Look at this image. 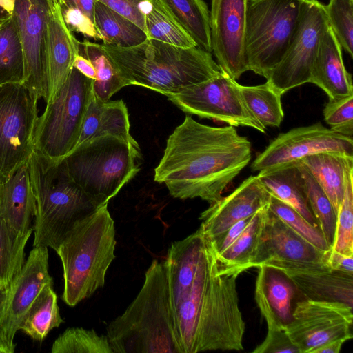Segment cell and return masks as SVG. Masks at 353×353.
<instances>
[{"mask_svg": "<svg viewBox=\"0 0 353 353\" xmlns=\"http://www.w3.org/2000/svg\"><path fill=\"white\" fill-rule=\"evenodd\" d=\"M163 265L181 353L243 350L238 276L219 273L215 251L202 230L173 242Z\"/></svg>", "mask_w": 353, "mask_h": 353, "instance_id": "obj_1", "label": "cell"}, {"mask_svg": "<svg viewBox=\"0 0 353 353\" xmlns=\"http://www.w3.org/2000/svg\"><path fill=\"white\" fill-rule=\"evenodd\" d=\"M251 157V142L234 126H210L186 116L167 139L154 181L164 183L174 198H200L211 204Z\"/></svg>", "mask_w": 353, "mask_h": 353, "instance_id": "obj_2", "label": "cell"}, {"mask_svg": "<svg viewBox=\"0 0 353 353\" xmlns=\"http://www.w3.org/2000/svg\"><path fill=\"white\" fill-rule=\"evenodd\" d=\"M101 46L128 85L165 96L204 82L221 71L212 54L197 46L181 48L152 39L128 48Z\"/></svg>", "mask_w": 353, "mask_h": 353, "instance_id": "obj_3", "label": "cell"}, {"mask_svg": "<svg viewBox=\"0 0 353 353\" xmlns=\"http://www.w3.org/2000/svg\"><path fill=\"white\" fill-rule=\"evenodd\" d=\"M106 336L113 353H181L163 263L152 262L141 290Z\"/></svg>", "mask_w": 353, "mask_h": 353, "instance_id": "obj_4", "label": "cell"}, {"mask_svg": "<svg viewBox=\"0 0 353 353\" xmlns=\"http://www.w3.org/2000/svg\"><path fill=\"white\" fill-rule=\"evenodd\" d=\"M35 202L33 247L57 250L73 225L99 208L70 176L62 159L34 150L28 162Z\"/></svg>", "mask_w": 353, "mask_h": 353, "instance_id": "obj_5", "label": "cell"}, {"mask_svg": "<svg viewBox=\"0 0 353 353\" xmlns=\"http://www.w3.org/2000/svg\"><path fill=\"white\" fill-rule=\"evenodd\" d=\"M115 246L114 222L108 204L73 225L55 251L63 266L65 303L74 307L104 285Z\"/></svg>", "mask_w": 353, "mask_h": 353, "instance_id": "obj_6", "label": "cell"}, {"mask_svg": "<svg viewBox=\"0 0 353 353\" xmlns=\"http://www.w3.org/2000/svg\"><path fill=\"white\" fill-rule=\"evenodd\" d=\"M63 160L71 178L100 208L138 173L141 153L134 139L105 135L81 143Z\"/></svg>", "mask_w": 353, "mask_h": 353, "instance_id": "obj_7", "label": "cell"}, {"mask_svg": "<svg viewBox=\"0 0 353 353\" xmlns=\"http://www.w3.org/2000/svg\"><path fill=\"white\" fill-rule=\"evenodd\" d=\"M304 0H248L245 54L249 70L268 77L281 61Z\"/></svg>", "mask_w": 353, "mask_h": 353, "instance_id": "obj_8", "label": "cell"}, {"mask_svg": "<svg viewBox=\"0 0 353 353\" xmlns=\"http://www.w3.org/2000/svg\"><path fill=\"white\" fill-rule=\"evenodd\" d=\"M93 81L73 68L56 97L38 117L34 150L53 161L73 150L79 139L84 117L93 94Z\"/></svg>", "mask_w": 353, "mask_h": 353, "instance_id": "obj_9", "label": "cell"}, {"mask_svg": "<svg viewBox=\"0 0 353 353\" xmlns=\"http://www.w3.org/2000/svg\"><path fill=\"white\" fill-rule=\"evenodd\" d=\"M38 101L22 83L0 85V183L34 151Z\"/></svg>", "mask_w": 353, "mask_h": 353, "instance_id": "obj_10", "label": "cell"}, {"mask_svg": "<svg viewBox=\"0 0 353 353\" xmlns=\"http://www.w3.org/2000/svg\"><path fill=\"white\" fill-rule=\"evenodd\" d=\"M166 97L185 113L265 133L266 128L246 106L236 81L222 70L204 82Z\"/></svg>", "mask_w": 353, "mask_h": 353, "instance_id": "obj_11", "label": "cell"}, {"mask_svg": "<svg viewBox=\"0 0 353 353\" xmlns=\"http://www.w3.org/2000/svg\"><path fill=\"white\" fill-rule=\"evenodd\" d=\"M325 5L304 0L296 28L281 61L266 80L281 95L310 83L311 72L325 30L328 26Z\"/></svg>", "mask_w": 353, "mask_h": 353, "instance_id": "obj_12", "label": "cell"}, {"mask_svg": "<svg viewBox=\"0 0 353 353\" xmlns=\"http://www.w3.org/2000/svg\"><path fill=\"white\" fill-rule=\"evenodd\" d=\"M352 307L341 302L305 299L296 303L285 326L299 353H315L324 344L352 339Z\"/></svg>", "mask_w": 353, "mask_h": 353, "instance_id": "obj_13", "label": "cell"}, {"mask_svg": "<svg viewBox=\"0 0 353 353\" xmlns=\"http://www.w3.org/2000/svg\"><path fill=\"white\" fill-rule=\"evenodd\" d=\"M48 259L47 247H33L19 274L0 294V338L14 352V339L26 313L41 290L53 285Z\"/></svg>", "mask_w": 353, "mask_h": 353, "instance_id": "obj_14", "label": "cell"}, {"mask_svg": "<svg viewBox=\"0 0 353 353\" xmlns=\"http://www.w3.org/2000/svg\"><path fill=\"white\" fill-rule=\"evenodd\" d=\"M323 152L353 156V139L327 128L320 122L292 128L273 139L256 157L251 168L254 172H260L293 163Z\"/></svg>", "mask_w": 353, "mask_h": 353, "instance_id": "obj_15", "label": "cell"}, {"mask_svg": "<svg viewBox=\"0 0 353 353\" xmlns=\"http://www.w3.org/2000/svg\"><path fill=\"white\" fill-rule=\"evenodd\" d=\"M50 12L47 0H16L13 12L23 52L22 83L38 101H46L48 96L46 33Z\"/></svg>", "mask_w": 353, "mask_h": 353, "instance_id": "obj_16", "label": "cell"}, {"mask_svg": "<svg viewBox=\"0 0 353 353\" xmlns=\"http://www.w3.org/2000/svg\"><path fill=\"white\" fill-rule=\"evenodd\" d=\"M248 0H212V52L221 69L237 80L249 70L245 54Z\"/></svg>", "mask_w": 353, "mask_h": 353, "instance_id": "obj_17", "label": "cell"}, {"mask_svg": "<svg viewBox=\"0 0 353 353\" xmlns=\"http://www.w3.org/2000/svg\"><path fill=\"white\" fill-rule=\"evenodd\" d=\"M260 266L281 272L306 299L341 302L352 307L353 274L333 270L327 263L269 261Z\"/></svg>", "mask_w": 353, "mask_h": 353, "instance_id": "obj_18", "label": "cell"}, {"mask_svg": "<svg viewBox=\"0 0 353 353\" xmlns=\"http://www.w3.org/2000/svg\"><path fill=\"white\" fill-rule=\"evenodd\" d=\"M271 194L257 175L245 179L232 193L211 203L200 215V228L210 239L269 205Z\"/></svg>", "mask_w": 353, "mask_h": 353, "instance_id": "obj_19", "label": "cell"}, {"mask_svg": "<svg viewBox=\"0 0 353 353\" xmlns=\"http://www.w3.org/2000/svg\"><path fill=\"white\" fill-rule=\"evenodd\" d=\"M326 256L327 251L304 239L268 208L250 268L269 261L326 263Z\"/></svg>", "mask_w": 353, "mask_h": 353, "instance_id": "obj_20", "label": "cell"}, {"mask_svg": "<svg viewBox=\"0 0 353 353\" xmlns=\"http://www.w3.org/2000/svg\"><path fill=\"white\" fill-rule=\"evenodd\" d=\"M79 41L67 28L61 7L50 10L46 33V57L48 77V96L46 103L52 101L73 68L79 54Z\"/></svg>", "mask_w": 353, "mask_h": 353, "instance_id": "obj_21", "label": "cell"}, {"mask_svg": "<svg viewBox=\"0 0 353 353\" xmlns=\"http://www.w3.org/2000/svg\"><path fill=\"white\" fill-rule=\"evenodd\" d=\"M255 283V301L268 330L285 328L292 320L294 286L279 270L260 266Z\"/></svg>", "mask_w": 353, "mask_h": 353, "instance_id": "obj_22", "label": "cell"}, {"mask_svg": "<svg viewBox=\"0 0 353 353\" xmlns=\"http://www.w3.org/2000/svg\"><path fill=\"white\" fill-rule=\"evenodd\" d=\"M341 48L328 24L317 51L310 83L321 88L329 99L353 95L352 75L345 68Z\"/></svg>", "mask_w": 353, "mask_h": 353, "instance_id": "obj_23", "label": "cell"}, {"mask_svg": "<svg viewBox=\"0 0 353 353\" xmlns=\"http://www.w3.org/2000/svg\"><path fill=\"white\" fill-rule=\"evenodd\" d=\"M35 202L27 163L0 183V217L19 234L33 232Z\"/></svg>", "mask_w": 353, "mask_h": 353, "instance_id": "obj_24", "label": "cell"}, {"mask_svg": "<svg viewBox=\"0 0 353 353\" xmlns=\"http://www.w3.org/2000/svg\"><path fill=\"white\" fill-rule=\"evenodd\" d=\"M295 163L302 165L316 179L337 214L347 177L353 172V156L337 152H323Z\"/></svg>", "mask_w": 353, "mask_h": 353, "instance_id": "obj_25", "label": "cell"}, {"mask_svg": "<svg viewBox=\"0 0 353 353\" xmlns=\"http://www.w3.org/2000/svg\"><path fill=\"white\" fill-rule=\"evenodd\" d=\"M130 129L128 111L123 100L102 101L93 93L77 146L92 138L105 135L134 139Z\"/></svg>", "mask_w": 353, "mask_h": 353, "instance_id": "obj_26", "label": "cell"}, {"mask_svg": "<svg viewBox=\"0 0 353 353\" xmlns=\"http://www.w3.org/2000/svg\"><path fill=\"white\" fill-rule=\"evenodd\" d=\"M257 176L272 196L294 208L312 225L319 228L309 205L304 179L295 163L260 171Z\"/></svg>", "mask_w": 353, "mask_h": 353, "instance_id": "obj_27", "label": "cell"}, {"mask_svg": "<svg viewBox=\"0 0 353 353\" xmlns=\"http://www.w3.org/2000/svg\"><path fill=\"white\" fill-rule=\"evenodd\" d=\"M268 205L256 212L239 237L216 255L219 273L239 276L250 268L259 243Z\"/></svg>", "mask_w": 353, "mask_h": 353, "instance_id": "obj_28", "label": "cell"}, {"mask_svg": "<svg viewBox=\"0 0 353 353\" xmlns=\"http://www.w3.org/2000/svg\"><path fill=\"white\" fill-rule=\"evenodd\" d=\"M174 23L183 29L197 47L212 53L210 11L204 0H159Z\"/></svg>", "mask_w": 353, "mask_h": 353, "instance_id": "obj_29", "label": "cell"}, {"mask_svg": "<svg viewBox=\"0 0 353 353\" xmlns=\"http://www.w3.org/2000/svg\"><path fill=\"white\" fill-rule=\"evenodd\" d=\"M94 21L105 46L128 48L148 39L138 26L99 1L94 2Z\"/></svg>", "mask_w": 353, "mask_h": 353, "instance_id": "obj_30", "label": "cell"}, {"mask_svg": "<svg viewBox=\"0 0 353 353\" xmlns=\"http://www.w3.org/2000/svg\"><path fill=\"white\" fill-rule=\"evenodd\" d=\"M79 54L89 59L96 70L93 93L99 99L107 101L128 84L123 78L114 62L103 50L101 44L84 40L79 43Z\"/></svg>", "mask_w": 353, "mask_h": 353, "instance_id": "obj_31", "label": "cell"}, {"mask_svg": "<svg viewBox=\"0 0 353 353\" xmlns=\"http://www.w3.org/2000/svg\"><path fill=\"white\" fill-rule=\"evenodd\" d=\"M63 322L52 285L43 288L26 313L19 328L34 340L42 341Z\"/></svg>", "mask_w": 353, "mask_h": 353, "instance_id": "obj_32", "label": "cell"}, {"mask_svg": "<svg viewBox=\"0 0 353 353\" xmlns=\"http://www.w3.org/2000/svg\"><path fill=\"white\" fill-rule=\"evenodd\" d=\"M23 52L14 14L0 23V85L22 83Z\"/></svg>", "mask_w": 353, "mask_h": 353, "instance_id": "obj_33", "label": "cell"}, {"mask_svg": "<svg viewBox=\"0 0 353 353\" xmlns=\"http://www.w3.org/2000/svg\"><path fill=\"white\" fill-rule=\"evenodd\" d=\"M238 87L248 110L265 128L281 125L284 113L280 93L268 82L252 86L238 83Z\"/></svg>", "mask_w": 353, "mask_h": 353, "instance_id": "obj_34", "label": "cell"}, {"mask_svg": "<svg viewBox=\"0 0 353 353\" xmlns=\"http://www.w3.org/2000/svg\"><path fill=\"white\" fill-rule=\"evenodd\" d=\"M33 232L19 234L0 217V282L5 289L20 272L25 248Z\"/></svg>", "mask_w": 353, "mask_h": 353, "instance_id": "obj_35", "label": "cell"}, {"mask_svg": "<svg viewBox=\"0 0 353 353\" xmlns=\"http://www.w3.org/2000/svg\"><path fill=\"white\" fill-rule=\"evenodd\" d=\"M299 168L305 181V188L310 209L316 218L319 228L331 248L335 232L336 212L329 197L316 179L300 164Z\"/></svg>", "mask_w": 353, "mask_h": 353, "instance_id": "obj_36", "label": "cell"}, {"mask_svg": "<svg viewBox=\"0 0 353 353\" xmlns=\"http://www.w3.org/2000/svg\"><path fill=\"white\" fill-rule=\"evenodd\" d=\"M52 353H113L107 336L83 327L66 329L54 341Z\"/></svg>", "mask_w": 353, "mask_h": 353, "instance_id": "obj_37", "label": "cell"}, {"mask_svg": "<svg viewBox=\"0 0 353 353\" xmlns=\"http://www.w3.org/2000/svg\"><path fill=\"white\" fill-rule=\"evenodd\" d=\"M269 210L304 239L316 248L327 251L330 247L318 227L312 225L294 208L271 195Z\"/></svg>", "mask_w": 353, "mask_h": 353, "instance_id": "obj_38", "label": "cell"}, {"mask_svg": "<svg viewBox=\"0 0 353 353\" xmlns=\"http://www.w3.org/2000/svg\"><path fill=\"white\" fill-rule=\"evenodd\" d=\"M332 250L353 256V172L347 179L344 196L336 214Z\"/></svg>", "mask_w": 353, "mask_h": 353, "instance_id": "obj_39", "label": "cell"}, {"mask_svg": "<svg viewBox=\"0 0 353 353\" xmlns=\"http://www.w3.org/2000/svg\"><path fill=\"white\" fill-rule=\"evenodd\" d=\"M145 28L148 39L181 48L196 46L183 29L154 7L145 15Z\"/></svg>", "mask_w": 353, "mask_h": 353, "instance_id": "obj_40", "label": "cell"}, {"mask_svg": "<svg viewBox=\"0 0 353 353\" xmlns=\"http://www.w3.org/2000/svg\"><path fill=\"white\" fill-rule=\"evenodd\" d=\"M325 9L338 42L352 58L353 0H329Z\"/></svg>", "mask_w": 353, "mask_h": 353, "instance_id": "obj_41", "label": "cell"}, {"mask_svg": "<svg viewBox=\"0 0 353 353\" xmlns=\"http://www.w3.org/2000/svg\"><path fill=\"white\" fill-rule=\"evenodd\" d=\"M325 122L332 130L347 137L353 135V95L329 99L323 109Z\"/></svg>", "mask_w": 353, "mask_h": 353, "instance_id": "obj_42", "label": "cell"}, {"mask_svg": "<svg viewBox=\"0 0 353 353\" xmlns=\"http://www.w3.org/2000/svg\"><path fill=\"white\" fill-rule=\"evenodd\" d=\"M132 21L146 33L145 15L153 7L146 0H94Z\"/></svg>", "mask_w": 353, "mask_h": 353, "instance_id": "obj_43", "label": "cell"}, {"mask_svg": "<svg viewBox=\"0 0 353 353\" xmlns=\"http://www.w3.org/2000/svg\"><path fill=\"white\" fill-rule=\"evenodd\" d=\"M60 7L64 22L71 32H77L86 37L101 40V35L90 18L77 8L63 5Z\"/></svg>", "mask_w": 353, "mask_h": 353, "instance_id": "obj_44", "label": "cell"}, {"mask_svg": "<svg viewBox=\"0 0 353 353\" xmlns=\"http://www.w3.org/2000/svg\"><path fill=\"white\" fill-rule=\"evenodd\" d=\"M253 353H299L297 347L291 341L285 328L268 330L263 341L257 345Z\"/></svg>", "mask_w": 353, "mask_h": 353, "instance_id": "obj_45", "label": "cell"}, {"mask_svg": "<svg viewBox=\"0 0 353 353\" xmlns=\"http://www.w3.org/2000/svg\"><path fill=\"white\" fill-rule=\"evenodd\" d=\"M252 216L239 220L213 239H208L216 255L223 253L239 237L251 221Z\"/></svg>", "mask_w": 353, "mask_h": 353, "instance_id": "obj_46", "label": "cell"}, {"mask_svg": "<svg viewBox=\"0 0 353 353\" xmlns=\"http://www.w3.org/2000/svg\"><path fill=\"white\" fill-rule=\"evenodd\" d=\"M326 263L333 270L353 274V256L345 255L330 248L327 251Z\"/></svg>", "mask_w": 353, "mask_h": 353, "instance_id": "obj_47", "label": "cell"}, {"mask_svg": "<svg viewBox=\"0 0 353 353\" xmlns=\"http://www.w3.org/2000/svg\"><path fill=\"white\" fill-rule=\"evenodd\" d=\"M94 0H60V6L63 5L68 7L77 8L83 12L94 23Z\"/></svg>", "mask_w": 353, "mask_h": 353, "instance_id": "obj_48", "label": "cell"}, {"mask_svg": "<svg viewBox=\"0 0 353 353\" xmlns=\"http://www.w3.org/2000/svg\"><path fill=\"white\" fill-rule=\"evenodd\" d=\"M73 68L92 81L96 79V70L91 61L85 57L77 54L73 64Z\"/></svg>", "mask_w": 353, "mask_h": 353, "instance_id": "obj_49", "label": "cell"}, {"mask_svg": "<svg viewBox=\"0 0 353 353\" xmlns=\"http://www.w3.org/2000/svg\"><path fill=\"white\" fill-rule=\"evenodd\" d=\"M344 343L341 340L327 343L319 347L315 353H339Z\"/></svg>", "mask_w": 353, "mask_h": 353, "instance_id": "obj_50", "label": "cell"}, {"mask_svg": "<svg viewBox=\"0 0 353 353\" xmlns=\"http://www.w3.org/2000/svg\"><path fill=\"white\" fill-rule=\"evenodd\" d=\"M15 3L16 0H0V6L10 14L14 12Z\"/></svg>", "mask_w": 353, "mask_h": 353, "instance_id": "obj_51", "label": "cell"}, {"mask_svg": "<svg viewBox=\"0 0 353 353\" xmlns=\"http://www.w3.org/2000/svg\"><path fill=\"white\" fill-rule=\"evenodd\" d=\"M146 1H149L152 5V6L155 9H157L158 11H159L160 12L166 15L168 17H169L170 19L168 12L166 11L165 8H164V6H163V4L161 3V1L159 0H146Z\"/></svg>", "mask_w": 353, "mask_h": 353, "instance_id": "obj_52", "label": "cell"}, {"mask_svg": "<svg viewBox=\"0 0 353 353\" xmlns=\"http://www.w3.org/2000/svg\"><path fill=\"white\" fill-rule=\"evenodd\" d=\"M14 351L0 338V353H13Z\"/></svg>", "mask_w": 353, "mask_h": 353, "instance_id": "obj_53", "label": "cell"}, {"mask_svg": "<svg viewBox=\"0 0 353 353\" xmlns=\"http://www.w3.org/2000/svg\"><path fill=\"white\" fill-rule=\"evenodd\" d=\"M11 16L12 14L8 13L0 6V23L9 19Z\"/></svg>", "mask_w": 353, "mask_h": 353, "instance_id": "obj_54", "label": "cell"}, {"mask_svg": "<svg viewBox=\"0 0 353 353\" xmlns=\"http://www.w3.org/2000/svg\"><path fill=\"white\" fill-rule=\"evenodd\" d=\"M50 10L60 7V0H47Z\"/></svg>", "mask_w": 353, "mask_h": 353, "instance_id": "obj_55", "label": "cell"}, {"mask_svg": "<svg viewBox=\"0 0 353 353\" xmlns=\"http://www.w3.org/2000/svg\"><path fill=\"white\" fill-rule=\"evenodd\" d=\"M2 290H3V288L0 285V294H1V291H2Z\"/></svg>", "mask_w": 353, "mask_h": 353, "instance_id": "obj_56", "label": "cell"}, {"mask_svg": "<svg viewBox=\"0 0 353 353\" xmlns=\"http://www.w3.org/2000/svg\"><path fill=\"white\" fill-rule=\"evenodd\" d=\"M0 285L2 287L1 282H0ZM2 288H3V287H2Z\"/></svg>", "mask_w": 353, "mask_h": 353, "instance_id": "obj_57", "label": "cell"}]
</instances>
